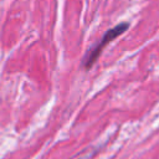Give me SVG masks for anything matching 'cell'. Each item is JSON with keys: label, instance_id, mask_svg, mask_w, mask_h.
<instances>
[{"label": "cell", "instance_id": "obj_1", "mask_svg": "<svg viewBox=\"0 0 159 159\" xmlns=\"http://www.w3.org/2000/svg\"><path fill=\"white\" fill-rule=\"evenodd\" d=\"M129 29V22H119L118 25H116L114 27H111L101 39V41L89 50V52L83 57V66L86 70H88L93 63H96L97 58L99 57L102 50L112 41L114 40L116 37H118L119 35H122L123 32H125L127 30Z\"/></svg>", "mask_w": 159, "mask_h": 159}]
</instances>
